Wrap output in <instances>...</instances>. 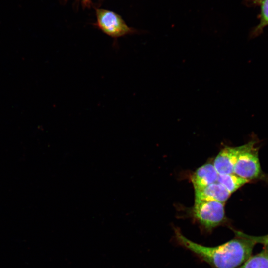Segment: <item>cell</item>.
Instances as JSON below:
<instances>
[{
	"mask_svg": "<svg viewBox=\"0 0 268 268\" xmlns=\"http://www.w3.org/2000/svg\"><path fill=\"white\" fill-rule=\"evenodd\" d=\"M234 232V238L214 247L205 246L192 241L178 228H174V237L178 244L212 268H237L251 256L256 243L250 235L235 230Z\"/></svg>",
	"mask_w": 268,
	"mask_h": 268,
	"instance_id": "obj_1",
	"label": "cell"
},
{
	"mask_svg": "<svg viewBox=\"0 0 268 268\" xmlns=\"http://www.w3.org/2000/svg\"><path fill=\"white\" fill-rule=\"evenodd\" d=\"M190 216L202 230L210 233L225 223L224 203L213 201H195Z\"/></svg>",
	"mask_w": 268,
	"mask_h": 268,
	"instance_id": "obj_2",
	"label": "cell"
},
{
	"mask_svg": "<svg viewBox=\"0 0 268 268\" xmlns=\"http://www.w3.org/2000/svg\"><path fill=\"white\" fill-rule=\"evenodd\" d=\"M247 148L239 155L233 173L249 181L263 177L255 140L248 142Z\"/></svg>",
	"mask_w": 268,
	"mask_h": 268,
	"instance_id": "obj_3",
	"label": "cell"
},
{
	"mask_svg": "<svg viewBox=\"0 0 268 268\" xmlns=\"http://www.w3.org/2000/svg\"><path fill=\"white\" fill-rule=\"evenodd\" d=\"M96 16V25L104 33L114 39L115 47H118V38L136 32L129 27L120 15L113 11L97 9Z\"/></svg>",
	"mask_w": 268,
	"mask_h": 268,
	"instance_id": "obj_4",
	"label": "cell"
},
{
	"mask_svg": "<svg viewBox=\"0 0 268 268\" xmlns=\"http://www.w3.org/2000/svg\"><path fill=\"white\" fill-rule=\"evenodd\" d=\"M248 142L237 146H225L215 157L213 165L219 174L233 173L234 166L240 154L248 147Z\"/></svg>",
	"mask_w": 268,
	"mask_h": 268,
	"instance_id": "obj_5",
	"label": "cell"
},
{
	"mask_svg": "<svg viewBox=\"0 0 268 268\" xmlns=\"http://www.w3.org/2000/svg\"><path fill=\"white\" fill-rule=\"evenodd\" d=\"M231 193L221 184L216 182L195 191V201H213L224 203Z\"/></svg>",
	"mask_w": 268,
	"mask_h": 268,
	"instance_id": "obj_6",
	"label": "cell"
},
{
	"mask_svg": "<svg viewBox=\"0 0 268 268\" xmlns=\"http://www.w3.org/2000/svg\"><path fill=\"white\" fill-rule=\"evenodd\" d=\"M219 174L211 163H206L198 168L191 177L195 191L201 189L216 182Z\"/></svg>",
	"mask_w": 268,
	"mask_h": 268,
	"instance_id": "obj_7",
	"label": "cell"
},
{
	"mask_svg": "<svg viewBox=\"0 0 268 268\" xmlns=\"http://www.w3.org/2000/svg\"><path fill=\"white\" fill-rule=\"evenodd\" d=\"M217 182L223 185L231 194L234 193L250 181L234 173L219 174Z\"/></svg>",
	"mask_w": 268,
	"mask_h": 268,
	"instance_id": "obj_8",
	"label": "cell"
},
{
	"mask_svg": "<svg viewBox=\"0 0 268 268\" xmlns=\"http://www.w3.org/2000/svg\"><path fill=\"white\" fill-rule=\"evenodd\" d=\"M237 268H268V253L263 250L260 253L251 256Z\"/></svg>",
	"mask_w": 268,
	"mask_h": 268,
	"instance_id": "obj_9",
	"label": "cell"
},
{
	"mask_svg": "<svg viewBox=\"0 0 268 268\" xmlns=\"http://www.w3.org/2000/svg\"><path fill=\"white\" fill-rule=\"evenodd\" d=\"M261 13L259 23L251 33V36L255 37L260 35L266 26L268 25V0H262L260 2Z\"/></svg>",
	"mask_w": 268,
	"mask_h": 268,
	"instance_id": "obj_10",
	"label": "cell"
},
{
	"mask_svg": "<svg viewBox=\"0 0 268 268\" xmlns=\"http://www.w3.org/2000/svg\"><path fill=\"white\" fill-rule=\"evenodd\" d=\"M250 237L256 243L262 244L264 246V250L268 253V234L262 236H250Z\"/></svg>",
	"mask_w": 268,
	"mask_h": 268,
	"instance_id": "obj_11",
	"label": "cell"
}]
</instances>
